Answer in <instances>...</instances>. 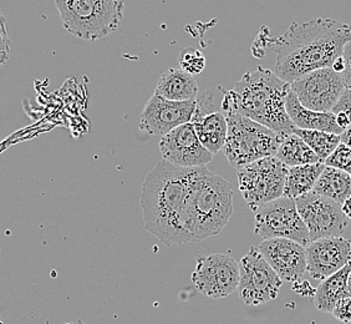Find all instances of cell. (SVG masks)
<instances>
[{
  "instance_id": "1",
  "label": "cell",
  "mask_w": 351,
  "mask_h": 324,
  "mask_svg": "<svg viewBox=\"0 0 351 324\" xmlns=\"http://www.w3.org/2000/svg\"><path fill=\"white\" fill-rule=\"evenodd\" d=\"M206 170L180 167L165 160L156 165L142 185L146 231L167 246L196 242L187 227L189 203Z\"/></svg>"
},
{
  "instance_id": "2",
  "label": "cell",
  "mask_w": 351,
  "mask_h": 324,
  "mask_svg": "<svg viewBox=\"0 0 351 324\" xmlns=\"http://www.w3.org/2000/svg\"><path fill=\"white\" fill-rule=\"evenodd\" d=\"M351 41V25L334 19L317 18L293 21L276 44V75L291 84L317 69L331 68Z\"/></svg>"
},
{
  "instance_id": "3",
  "label": "cell",
  "mask_w": 351,
  "mask_h": 324,
  "mask_svg": "<svg viewBox=\"0 0 351 324\" xmlns=\"http://www.w3.org/2000/svg\"><path fill=\"white\" fill-rule=\"evenodd\" d=\"M289 91L291 84L259 67L245 73L234 88L228 90V95L237 111L285 137L297 128L285 108Z\"/></svg>"
},
{
  "instance_id": "4",
  "label": "cell",
  "mask_w": 351,
  "mask_h": 324,
  "mask_svg": "<svg viewBox=\"0 0 351 324\" xmlns=\"http://www.w3.org/2000/svg\"><path fill=\"white\" fill-rule=\"evenodd\" d=\"M222 113L228 125L223 150L233 169H242L264 157L276 156L283 136L237 111L232 106L228 90L223 93Z\"/></svg>"
},
{
  "instance_id": "5",
  "label": "cell",
  "mask_w": 351,
  "mask_h": 324,
  "mask_svg": "<svg viewBox=\"0 0 351 324\" xmlns=\"http://www.w3.org/2000/svg\"><path fill=\"white\" fill-rule=\"evenodd\" d=\"M233 215V189L221 176L206 170L189 203V233L195 241L217 236Z\"/></svg>"
},
{
  "instance_id": "6",
  "label": "cell",
  "mask_w": 351,
  "mask_h": 324,
  "mask_svg": "<svg viewBox=\"0 0 351 324\" xmlns=\"http://www.w3.org/2000/svg\"><path fill=\"white\" fill-rule=\"evenodd\" d=\"M64 29L82 40H100L121 24L123 0H54Z\"/></svg>"
},
{
  "instance_id": "7",
  "label": "cell",
  "mask_w": 351,
  "mask_h": 324,
  "mask_svg": "<svg viewBox=\"0 0 351 324\" xmlns=\"http://www.w3.org/2000/svg\"><path fill=\"white\" fill-rule=\"evenodd\" d=\"M288 166L276 156L264 157L238 170L237 178L244 201L252 211L283 196Z\"/></svg>"
},
{
  "instance_id": "8",
  "label": "cell",
  "mask_w": 351,
  "mask_h": 324,
  "mask_svg": "<svg viewBox=\"0 0 351 324\" xmlns=\"http://www.w3.org/2000/svg\"><path fill=\"white\" fill-rule=\"evenodd\" d=\"M254 212V233L263 240L288 238L306 247L309 232L298 212L295 200L282 196L259 206Z\"/></svg>"
},
{
  "instance_id": "9",
  "label": "cell",
  "mask_w": 351,
  "mask_h": 324,
  "mask_svg": "<svg viewBox=\"0 0 351 324\" xmlns=\"http://www.w3.org/2000/svg\"><path fill=\"white\" fill-rule=\"evenodd\" d=\"M238 294L247 305H259L276 299L283 281L256 247L242 257L239 262Z\"/></svg>"
},
{
  "instance_id": "10",
  "label": "cell",
  "mask_w": 351,
  "mask_h": 324,
  "mask_svg": "<svg viewBox=\"0 0 351 324\" xmlns=\"http://www.w3.org/2000/svg\"><path fill=\"white\" fill-rule=\"evenodd\" d=\"M239 264L223 253L199 256L192 273V284L202 294L221 299L236 292L239 284Z\"/></svg>"
},
{
  "instance_id": "11",
  "label": "cell",
  "mask_w": 351,
  "mask_h": 324,
  "mask_svg": "<svg viewBox=\"0 0 351 324\" xmlns=\"http://www.w3.org/2000/svg\"><path fill=\"white\" fill-rule=\"evenodd\" d=\"M295 205L308 229L311 242L340 237L349 226V218L345 216L341 206L330 198L309 192L295 198Z\"/></svg>"
},
{
  "instance_id": "12",
  "label": "cell",
  "mask_w": 351,
  "mask_h": 324,
  "mask_svg": "<svg viewBox=\"0 0 351 324\" xmlns=\"http://www.w3.org/2000/svg\"><path fill=\"white\" fill-rule=\"evenodd\" d=\"M341 74L331 68L317 69L298 78L291 90L304 108L317 113H330L344 91Z\"/></svg>"
},
{
  "instance_id": "13",
  "label": "cell",
  "mask_w": 351,
  "mask_h": 324,
  "mask_svg": "<svg viewBox=\"0 0 351 324\" xmlns=\"http://www.w3.org/2000/svg\"><path fill=\"white\" fill-rule=\"evenodd\" d=\"M195 110L196 100L171 102L154 94L143 108L138 128L149 135L163 137L176 128L191 122Z\"/></svg>"
},
{
  "instance_id": "14",
  "label": "cell",
  "mask_w": 351,
  "mask_h": 324,
  "mask_svg": "<svg viewBox=\"0 0 351 324\" xmlns=\"http://www.w3.org/2000/svg\"><path fill=\"white\" fill-rule=\"evenodd\" d=\"M163 160L180 167H204L213 155L203 148L192 122L183 124L160 140Z\"/></svg>"
},
{
  "instance_id": "15",
  "label": "cell",
  "mask_w": 351,
  "mask_h": 324,
  "mask_svg": "<svg viewBox=\"0 0 351 324\" xmlns=\"http://www.w3.org/2000/svg\"><path fill=\"white\" fill-rule=\"evenodd\" d=\"M306 272L323 281L351 264V241L343 236L322 238L305 247Z\"/></svg>"
},
{
  "instance_id": "16",
  "label": "cell",
  "mask_w": 351,
  "mask_h": 324,
  "mask_svg": "<svg viewBox=\"0 0 351 324\" xmlns=\"http://www.w3.org/2000/svg\"><path fill=\"white\" fill-rule=\"evenodd\" d=\"M258 250L282 281L297 284L306 272L305 247L288 238L263 240Z\"/></svg>"
},
{
  "instance_id": "17",
  "label": "cell",
  "mask_w": 351,
  "mask_h": 324,
  "mask_svg": "<svg viewBox=\"0 0 351 324\" xmlns=\"http://www.w3.org/2000/svg\"><path fill=\"white\" fill-rule=\"evenodd\" d=\"M285 108L291 117V122L297 128L317 130V131L330 132L339 136L341 135L344 131L339 128L335 120V114H332L331 111L330 113H317V111L304 108L291 90L287 96Z\"/></svg>"
},
{
  "instance_id": "18",
  "label": "cell",
  "mask_w": 351,
  "mask_h": 324,
  "mask_svg": "<svg viewBox=\"0 0 351 324\" xmlns=\"http://www.w3.org/2000/svg\"><path fill=\"white\" fill-rule=\"evenodd\" d=\"M155 95L171 102L196 100L198 96V84L192 75L181 69L166 70L157 81Z\"/></svg>"
},
{
  "instance_id": "19",
  "label": "cell",
  "mask_w": 351,
  "mask_h": 324,
  "mask_svg": "<svg viewBox=\"0 0 351 324\" xmlns=\"http://www.w3.org/2000/svg\"><path fill=\"white\" fill-rule=\"evenodd\" d=\"M191 122L203 148L208 150L212 155H216L224 148L228 125L222 111L201 115L193 114Z\"/></svg>"
},
{
  "instance_id": "20",
  "label": "cell",
  "mask_w": 351,
  "mask_h": 324,
  "mask_svg": "<svg viewBox=\"0 0 351 324\" xmlns=\"http://www.w3.org/2000/svg\"><path fill=\"white\" fill-rule=\"evenodd\" d=\"M350 272L351 264H346L344 268L322 281V284H319L314 293V304L317 311L332 313L337 304L341 299L348 297L346 281Z\"/></svg>"
},
{
  "instance_id": "21",
  "label": "cell",
  "mask_w": 351,
  "mask_h": 324,
  "mask_svg": "<svg viewBox=\"0 0 351 324\" xmlns=\"http://www.w3.org/2000/svg\"><path fill=\"white\" fill-rule=\"evenodd\" d=\"M324 169L323 162L288 167L283 196L295 200L298 197L309 194L314 189L319 176L322 175Z\"/></svg>"
},
{
  "instance_id": "22",
  "label": "cell",
  "mask_w": 351,
  "mask_h": 324,
  "mask_svg": "<svg viewBox=\"0 0 351 324\" xmlns=\"http://www.w3.org/2000/svg\"><path fill=\"white\" fill-rule=\"evenodd\" d=\"M311 192L330 198L340 206L351 196V175L344 171L325 166Z\"/></svg>"
},
{
  "instance_id": "23",
  "label": "cell",
  "mask_w": 351,
  "mask_h": 324,
  "mask_svg": "<svg viewBox=\"0 0 351 324\" xmlns=\"http://www.w3.org/2000/svg\"><path fill=\"white\" fill-rule=\"evenodd\" d=\"M276 157L288 167L323 162L317 157V154L295 134H291L284 137L278 148Z\"/></svg>"
},
{
  "instance_id": "24",
  "label": "cell",
  "mask_w": 351,
  "mask_h": 324,
  "mask_svg": "<svg viewBox=\"0 0 351 324\" xmlns=\"http://www.w3.org/2000/svg\"><path fill=\"white\" fill-rule=\"evenodd\" d=\"M294 134L299 136L323 162L334 152V150L340 143V136L324 131L295 128Z\"/></svg>"
},
{
  "instance_id": "25",
  "label": "cell",
  "mask_w": 351,
  "mask_h": 324,
  "mask_svg": "<svg viewBox=\"0 0 351 324\" xmlns=\"http://www.w3.org/2000/svg\"><path fill=\"white\" fill-rule=\"evenodd\" d=\"M178 62L181 65V70L187 74L198 75L202 73L206 68V58L204 55L195 47H186L180 51Z\"/></svg>"
},
{
  "instance_id": "26",
  "label": "cell",
  "mask_w": 351,
  "mask_h": 324,
  "mask_svg": "<svg viewBox=\"0 0 351 324\" xmlns=\"http://www.w3.org/2000/svg\"><path fill=\"white\" fill-rule=\"evenodd\" d=\"M324 165L329 167L340 170V171H344L346 174L351 175L350 148L346 146L343 142H340L338 148L334 150V152L325 160Z\"/></svg>"
},
{
  "instance_id": "27",
  "label": "cell",
  "mask_w": 351,
  "mask_h": 324,
  "mask_svg": "<svg viewBox=\"0 0 351 324\" xmlns=\"http://www.w3.org/2000/svg\"><path fill=\"white\" fill-rule=\"evenodd\" d=\"M12 41L8 36L7 21L0 14V67L7 62L10 56Z\"/></svg>"
},
{
  "instance_id": "28",
  "label": "cell",
  "mask_w": 351,
  "mask_h": 324,
  "mask_svg": "<svg viewBox=\"0 0 351 324\" xmlns=\"http://www.w3.org/2000/svg\"><path fill=\"white\" fill-rule=\"evenodd\" d=\"M334 318H337L343 323H351V297H345L341 299L337 307L334 308V311L331 313Z\"/></svg>"
},
{
  "instance_id": "29",
  "label": "cell",
  "mask_w": 351,
  "mask_h": 324,
  "mask_svg": "<svg viewBox=\"0 0 351 324\" xmlns=\"http://www.w3.org/2000/svg\"><path fill=\"white\" fill-rule=\"evenodd\" d=\"M332 114H337V113H345L349 120H350V128H351V88H345L343 94L340 96L339 102H337V105L334 106V108L331 110Z\"/></svg>"
},
{
  "instance_id": "30",
  "label": "cell",
  "mask_w": 351,
  "mask_h": 324,
  "mask_svg": "<svg viewBox=\"0 0 351 324\" xmlns=\"http://www.w3.org/2000/svg\"><path fill=\"white\" fill-rule=\"evenodd\" d=\"M343 56H344L346 67H345V71L341 76L344 79L345 86L351 88V41L345 45Z\"/></svg>"
},
{
  "instance_id": "31",
  "label": "cell",
  "mask_w": 351,
  "mask_h": 324,
  "mask_svg": "<svg viewBox=\"0 0 351 324\" xmlns=\"http://www.w3.org/2000/svg\"><path fill=\"white\" fill-rule=\"evenodd\" d=\"M335 120H337L339 128H341V130H346V128H350V120H349V117H348L345 113H337L335 114Z\"/></svg>"
},
{
  "instance_id": "32",
  "label": "cell",
  "mask_w": 351,
  "mask_h": 324,
  "mask_svg": "<svg viewBox=\"0 0 351 324\" xmlns=\"http://www.w3.org/2000/svg\"><path fill=\"white\" fill-rule=\"evenodd\" d=\"M345 67H346V64H345L344 56L341 55V56H339L338 59H335V61L332 62L331 69H332L334 71L339 73V74H343L345 71Z\"/></svg>"
},
{
  "instance_id": "33",
  "label": "cell",
  "mask_w": 351,
  "mask_h": 324,
  "mask_svg": "<svg viewBox=\"0 0 351 324\" xmlns=\"http://www.w3.org/2000/svg\"><path fill=\"white\" fill-rule=\"evenodd\" d=\"M340 142H343L351 149V128H346L343 131V134L340 135Z\"/></svg>"
},
{
  "instance_id": "34",
  "label": "cell",
  "mask_w": 351,
  "mask_h": 324,
  "mask_svg": "<svg viewBox=\"0 0 351 324\" xmlns=\"http://www.w3.org/2000/svg\"><path fill=\"white\" fill-rule=\"evenodd\" d=\"M341 209H343L345 216L351 220V196L345 200V202L341 205Z\"/></svg>"
},
{
  "instance_id": "35",
  "label": "cell",
  "mask_w": 351,
  "mask_h": 324,
  "mask_svg": "<svg viewBox=\"0 0 351 324\" xmlns=\"http://www.w3.org/2000/svg\"><path fill=\"white\" fill-rule=\"evenodd\" d=\"M346 293H348V297H351V272L349 273L348 281H346Z\"/></svg>"
},
{
  "instance_id": "36",
  "label": "cell",
  "mask_w": 351,
  "mask_h": 324,
  "mask_svg": "<svg viewBox=\"0 0 351 324\" xmlns=\"http://www.w3.org/2000/svg\"><path fill=\"white\" fill-rule=\"evenodd\" d=\"M64 324H85L82 322V319H79V321H76V322H73V323H64Z\"/></svg>"
},
{
  "instance_id": "37",
  "label": "cell",
  "mask_w": 351,
  "mask_h": 324,
  "mask_svg": "<svg viewBox=\"0 0 351 324\" xmlns=\"http://www.w3.org/2000/svg\"><path fill=\"white\" fill-rule=\"evenodd\" d=\"M0 324H4V322H3V321H1V319H0Z\"/></svg>"
}]
</instances>
